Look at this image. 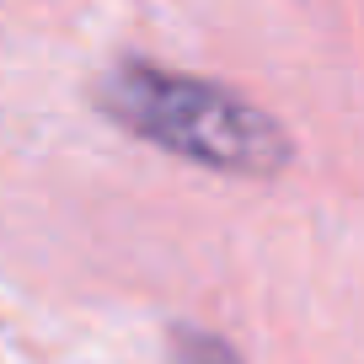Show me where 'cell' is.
Masks as SVG:
<instances>
[{
    "instance_id": "obj_2",
    "label": "cell",
    "mask_w": 364,
    "mask_h": 364,
    "mask_svg": "<svg viewBox=\"0 0 364 364\" xmlns=\"http://www.w3.org/2000/svg\"><path fill=\"white\" fill-rule=\"evenodd\" d=\"M177 364H241V353L225 338L198 327H177Z\"/></svg>"
},
{
    "instance_id": "obj_1",
    "label": "cell",
    "mask_w": 364,
    "mask_h": 364,
    "mask_svg": "<svg viewBox=\"0 0 364 364\" xmlns=\"http://www.w3.org/2000/svg\"><path fill=\"white\" fill-rule=\"evenodd\" d=\"M97 107L145 145L230 177H273L295 156L289 134L247 97L145 59H124L107 70L97 80Z\"/></svg>"
}]
</instances>
